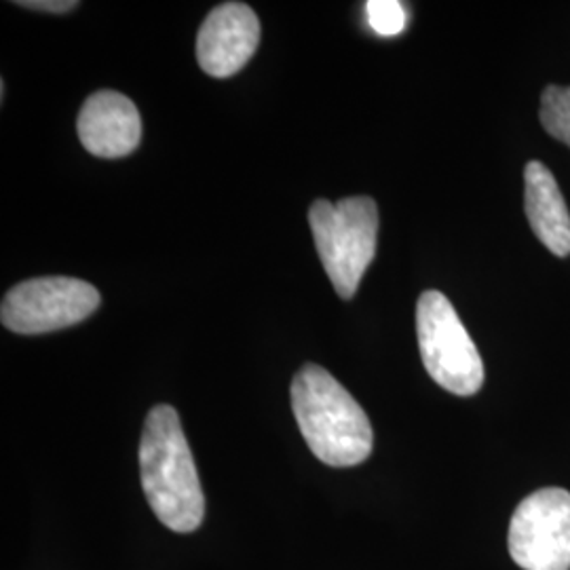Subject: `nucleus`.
I'll return each mask as SVG.
<instances>
[{
    "instance_id": "nucleus-8",
    "label": "nucleus",
    "mask_w": 570,
    "mask_h": 570,
    "mask_svg": "<svg viewBox=\"0 0 570 570\" xmlns=\"http://www.w3.org/2000/svg\"><path fill=\"white\" fill-rule=\"evenodd\" d=\"M77 129L82 146L102 159L131 155L142 138V121L136 104L110 89L96 91L85 100Z\"/></svg>"
},
{
    "instance_id": "nucleus-2",
    "label": "nucleus",
    "mask_w": 570,
    "mask_h": 570,
    "mask_svg": "<svg viewBox=\"0 0 570 570\" xmlns=\"http://www.w3.org/2000/svg\"><path fill=\"white\" fill-rule=\"evenodd\" d=\"M292 410L313 454L330 468L364 463L374 444L364 407L327 370L306 364L292 381Z\"/></svg>"
},
{
    "instance_id": "nucleus-5",
    "label": "nucleus",
    "mask_w": 570,
    "mask_h": 570,
    "mask_svg": "<svg viewBox=\"0 0 570 570\" xmlns=\"http://www.w3.org/2000/svg\"><path fill=\"white\" fill-rule=\"evenodd\" d=\"M100 306V292L75 277H39L11 287L0 306L2 326L16 334H47L75 326Z\"/></svg>"
},
{
    "instance_id": "nucleus-12",
    "label": "nucleus",
    "mask_w": 570,
    "mask_h": 570,
    "mask_svg": "<svg viewBox=\"0 0 570 570\" xmlns=\"http://www.w3.org/2000/svg\"><path fill=\"white\" fill-rule=\"evenodd\" d=\"M26 9H37V11H49V13H66L79 7V2L72 0H28V2H18Z\"/></svg>"
},
{
    "instance_id": "nucleus-10",
    "label": "nucleus",
    "mask_w": 570,
    "mask_h": 570,
    "mask_svg": "<svg viewBox=\"0 0 570 570\" xmlns=\"http://www.w3.org/2000/svg\"><path fill=\"white\" fill-rule=\"evenodd\" d=\"M541 122L551 138L570 148V87L550 85L541 96Z\"/></svg>"
},
{
    "instance_id": "nucleus-9",
    "label": "nucleus",
    "mask_w": 570,
    "mask_h": 570,
    "mask_svg": "<svg viewBox=\"0 0 570 570\" xmlns=\"http://www.w3.org/2000/svg\"><path fill=\"white\" fill-rule=\"evenodd\" d=\"M527 216L532 233L551 254H570V214L553 174L541 161H530L524 169Z\"/></svg>"
},
{
    "instance_id": "nucleus-11",
    "label": "nucleus",
    "mask_w": 570,
    "mask_h": 570,
    "mask_svg": "<svg viewBox=\"0 0 570 570\" xmlns=\"http://www.w3.org/2000/svg\"><path fill=\"white\" fill-rule=\"evenodd\" d=\"M367 21L374 32L383 37H395L406 28V11L395 0H370L366 2Z\"/></svg>"
},
{
    "instance_id": "nucleus-7",
    "label": "nucleus",
    "mask_w": 570,
    "mask_h": 570,
    "mask_svg": "<svg viewBox=\"0 0 570 570\" xmlns=\"http://www.w3.org/2000/svg\"><path fill=\"white\" fill-rule=\"evenodd\" d=\"M261 41V21L244 2H225L209 11L197 37V60L209 77L237 75Z\"/></svg>"
},
{
    "instance_id": "nucleus-4",
    "label": "nucleus",
    "mask_w": 570,
    "mask_h": 570,
    "mask_svg": "<svg viewBox=\"0 0 570 570\" xmlns=\"http://www.w3.org/2000/svg\"><path fill=\"white\" fill-rule=\"evenodd\" d=\"M419 348L429 376L454 395L469 397L484 385V364L454 306L442 292H423L416 305Z\"/></svg>"
},
{
    "instance_id": "nucleus-6",
    "label": "nucleus",
    "mask_w": 570,
    "mask_h": 570,
    "mask_svg": "<svg viewBox=\"0 0 570 570\" xmlns=\"http://www.w3.org/2000/svg\"><path fill=\"white\" fill-rule=\"evenodd\" d=\"M510 553L524 570H570V492L541 489L529 494L510 524Z\"/></svg>"
},
{
    "instance_id": "nucleus-1",
    "label": "nucleus",
    "mask_w": 570,
    "mask_h": 570,
    "mask_svg": "<svg viewBox=\"0 0 570 570\" xmlns=\"http://www.w3.org/2000/svg\"><path fill=\"white\" fill-rule=\"evenodd\" d=\"M140 475L150 510L174 532H193L204 522L205 497L178 412L153 407L144 423Z\"/></svg>"
},
{
    "instance_id": "nucleus-3",
    "label": "nucleus",
    "mask_w": 570,
    "mask_h": 570,
    "mask_svg": "<svg viewBox=\"0 0 570 570\" xmlns=\"http://www.w3.org/2000/svg\"><path fill=\"white\" fill-rule=\"evenodd\" d=\"M317 254L336 294L348 301L376 254L379 207L370 197H345L336 204L320 199L308 209Z\"/></svg>"
}]
</instances>
